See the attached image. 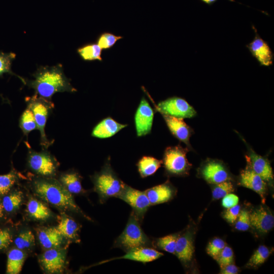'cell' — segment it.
<instances>
[{"mask_svg":"<svg viewBox=\"0 0 274 274\" xmlns=\"http://www.w3.org/2000/svg\"><path fill=\"white\" fill-rule=\"evenodd\" d=\"M32 80L23 78V83L35 90V94L48 100L57 92L77 91L70 79L64 74L61 64L52 66H41L32 75Z\"/></svg>","mask_w":274,"mask_h":274,"instance_id":"6da1fadb","label":"cell"},{"mask_svg":"<svg viewBox=\"0 0 274 274\" xmlns=\"http://www.w3.org/2000/svg\"><path fill=\"white\" fill-rule=\"evenodd\" d=\"M31 186L35 194L45 202L64 211L79 214L86 219L91 220L76 204L73 195L59 181L52 177H36L32 181Z\"/></svg>","mask_w":274,"mask_h":274,"instance_id":"7a4b0ae2","label":"cell"},{"mask_svg":"<svg viewBox=\"0 0 274 274\" xmlns=\"http://www.w3.org/2000/svg\"><path fill=\"white\" fill-rule=\"evenodd\" d=\"M92 180L94 190L98 193L101 203L110 198L117 197L125 185L112 168L110 158L101 170L92 177Z\"/></svg>","mask_w":274,"mask_h":274,"instance_id":"3957f363","label":"cell"},{"mask_svg":"<svg viewBox=\"0 0 274 274\" xmlns=\"http://www.w3.org/2000/svg\"><path fill=\"white\" fill-rule=\"evenodd\" d=\"M152 246L153 242L144 232L141 222L132 211L124 229L115 240L113 247L126 252L136 248Z\"/></svg>","mask_w":274,"mask_h":274,"instance_id":"277c9868","label":"cell"},{"mask_svg":"<svg viewBox=\"0 0 274 274\" xmlns=\"http://www.w3.org/2000/svg\"><path fill=\"white\" fill-rule=\"evenodd\" d=\"M25 100L27 107L32 112L36 122L37 129L41 134V144L44 148H47L51 144L46 135L45 129L48 117L54 108V104L48 100L35 94L26 97Z\"/></svg>","mask_w":274,"mask_h":274,"instance_id":"5b68a950","label":"cell"},{"mask_svg":"<svg viewBox=\"0 0 274 274\" xmlns=\"http://www.w3.org/2000/svg\"><path fill=\"white\" fill-rule=\"evenodd\" d=\"M187 151V149L180 145L166 148L162 163L166 173L172 176H183L188 173L191 165L186 157Z\"/></svg>","mask_w":274,"mask_h":274,"instance_id":"8992f818","label":"cell"},{"mask_svg":"<svg viewBox=\"0 0 274 274\" xmlns=\"http://www.w3.org/2000/svg\"><path fill=\"white\" fill-rule=\"evenodd\" d=\"M27 162L29 168L41 177H53L56 175L58 163L46 150L38 152L29 149Z\"/></svg>","mask_w":274,"mask_h":274,"instance_id":"52a82bcc","label":"cell"},{"mask_svg":"<svg viewBox=\"0 0 274 274\" xmlns=\"http://www.w3.org/2000/svg\"><path fill=\"white\" fill-rule=\"evenodd\" d=\"M117 198L128 204L132 212L141 223L148 210L151 206L145 192L133 188L126 184Z\"/></svg>","mask_w":274,"mask_h":274,"instance_id":"ba28073f","label":"cell"},{"mask_svg":"<svg viewBox=\"0 0 274 274\" xmlns=\"http://www.w3.org/2000/svg\"><path fill=\"white\" fill-rule=\"evenodd\" d=\"M156 110L161 114L179 118H190L196 114L194 108L184 99L173 96L160 101Z\"/></svg>","mask_w":274,"mask_h":274,"instance_id":"9c48e42d","label":"cell"},{"mask_svg":"<svg viewBox=\"0 0 274 274\" xmlns=\"http://www.w3.org/2000/svg\"><path fill=\"white\" fill-rule=\"evenodd\" d=\"M39 262L47 273H62L66 265V251L60 248L47 249L40 256Z\"/></svg>","mask_w":274,"mask_h":274,"instance_id":"30bf717a","label":"cell"},{"mask_svg":"<svg viewBox=\"0 0 274 274\" xmlns=\"http://www.w3.org/2000/svg\"><path fill=\"white\" fill-rule=\"evenodd\" d=\"M154 114L153 109L146 98L143 96L134 115L135 126L138 137L145 136L151 133Z\"/></svg>","mask_w":274,"mask_h":274,"instance_id":"8fae6325","label":"cell"},{"mask_svg":"<svg viewBox=\"0 0 274 274\" xmlns=\"http://www.w3.org/2000/svg\"><path fill=\"white\" fill-rule=\"evenodd\" d=\"M252 28L255 37L246 47L260 65L269 66L273 63V53L268 44L259 35L256 28L253 25Z\"/></svg>","mask_w":274,"mask_h":274,"instance_id":"7c38bea8","label":"cell"},{"mask_svg":"<svg viewBox=\"0 0 274 274\" xmlns=\"http://www.w3.org/2000/svg\"><path fill=\"white\" fill-rule=\"evenodd\" d=\"M194 252L193 233L191 230L187 229L182 233H179L175 255L183 265H187L192 260Z\"/></svg>","mask_w":274,"mask_h":274,"instance_id":"4fadbf2b","label":"cell"},{"mask_svg":"<svg viewBox=\"0 0 274 274\" xmlns=\"http://www.w3.org/2000/svg\"><path fill=\"white\" fill-rule=\"evenodd\" d=\"M239 185L258 193L263 202H265L266 192V182L255 173L248 165L240 174Z\"/></svg>","mask_w":274,"mask_h":274,"instance_id":"5bb4252c","label":"cell"},{"mask_svg":"<svg viewBox=\"0 0 274 274\" xmlns=\"http://www.w3.org/2000/svg\"><path fill=\"white\" fill-rule=\"evenodd\" d=\"M163 255L162 253L158 252L152 247H142L127 251L123 256L101 261L99 264L119 259H127L146 263L154 261Z\"/></svg>","mask_w":274,"mask_h":274,"instance_id":"9a60e30c","label":"cell"},{"mask_svg":"<svg viewBox=\"0 0 274 274\" xmlns=\"http://www.w3.org/2000/svg\"><path fill=\"white\" fill-rule=\"evenodd\" d=\"M248 165L266 182H270L273 180L272 169L268 160L257 154L252 150L249 155L246 156Z\"/></svg>","mask_w":274,"mask_h":274,"instance_id":"2e32d148","label":"cell"},{"mask_svg":"<svg viewBox=\"0 0 274 274\" xmlns=\"http://www.w3.org/2000/svg\"><path fill=\"white\" fill-rule=\"evenodd\" d=\"M250 224L263 233H267L274 226V217L267 209L260 207L250 213Z\"/></svg>","mask_w":274,"mask_h":274,"instance_id":"e0dca14e","label":"cell"},{"mask_svg":"<svg viewBox=\"0 0 274 274\" xmlns=\"http://www.w3.org/2000/svg\"><path fill=\"white\" fill-rule=\"evenodd\" d=\"M201 175L205 180L217 184L229 180V174L225 166L220 162L211 161L202 168Z\"/></svg>","mask_w":274,"mask_h":274,"instance_id":"ac0fdd59","label":"cell"},{"mask_svg":"<svg viewBox=\"0 0 274 274\" xmlns=\"http://www.w3.org/2000/svg\"><path fill=\"white\" fill-rule=\"evenodd\" d=\"M162 115L173 135L179 141L189 146L191 129L183 119L164 114Z\"/></svg>","mask_w":274,"mask_h":274,"instance_id":"d6986e66","label":"cell"},{"mask_svg":"<svg viewBox=\"0 0 274 274\" xmlns=\"http://www.w3.org/2000/svg\"><path fill=\"white\" fill-rule=\"evenodd\" d=\"M145 192L151 206L166 202L171 200L175 194L174 188L168 182L149 188Z\"/></svg>","mask_w":274,"mask_h":274,"instance_id":"ffe728a7","label":"cell"},{"mask_svg":"<svg viewBox=\"0 0 274 274\" xmlns=\"http://www.w3.org/2000/svg\"><path fill=\"white\" fill-rule=\"evenodd\" d=\"M38 240L41 246L46 249L60 248L63 237L56 227H43L37 230Z\"/></svg>","mask_w":274,"mask_h":274,"instance_id":"44dd1931","label":"cell"},{"mask_svg":"<svg viewBox=\"0 0 274 274\" xmlns=\"http://www.w3.org/2000/svg\"><path fill=\"white\" fill-rule=\"evenodd\" d=\"M127 126L121 124L110 117L101 120L93 128L91 135L99 139L111 138Z\"/></svg>","mask_w":274,"mask_h":274,"instance_id":"7402d4cb","label":"cell"},{"mask_svg":"<svg viewBox=\"0 0 274 274\" xmlns=\"http://www.w3.org/2000/svg\"><path fill=\"white\" fill-rule=\"evenodd\" d=\"M56 228L64 238L72 242H80L79 232L80 226L72 217L65 213H61Z\"/></svg>","mask_w":274,"mask_h":274,"instance_id":"603a6c76","label":"cell"},{"mask_svg":"<svg viewBox=\"0 0 274 274\" xmlns=\"http://www.w3.org/2000/svg\"><path fill=\"white\" fill-rule=\"evenodd\" d=\"M27 212L35 220L46 221L52 217L50 209L43 202L34 198H30L27 203Z\"/></svg>","mask_w":274,"mask_h":274,"instance_id":"cb8c5ba5","label":"cell"},{"mask_svg":"<svg viewBox=\"0 0 274 274\" xmlns=\"http://www.w3.org/2000/svg\"><path fill=\"white\" fill-rule=\"evenodd\" d=\"M82 177L75 171H70L62 174L59 177V182L72 194H79L85 191L81 185Z\"/></svg>","mask_w":274,"mask_h":274,"instance_id":"d4e9b609","label":"cell"},{"mask_svg":"<svg viewBox=\"0 0 274 274\" xmlns=\"http://www.w3.org/2000/svg\"><path fill=\"white\" fill-rule=\"evenodd\" d=\"M26 258L22 250L18 248L11 249L8 254L6 272L8 274L19 273Z\"/></svg>","mask_w":274,"mask_h":274,"instance_id":"484cf974","label":"cell"},{"mask_svg":"<svg viewBox=\"0 0 274 274\" xmlns=\"http://www.w3.org/2000/svg\"><path fill=\"white\" fill-rule=\"evenodd\" d=\"M162 163V160L152 156H145L139 160L136 166L141 177L144 178L154 174Z\"/></svg>","mask_w":274,"mask_h":274,"instance_id":"4316f807","label":"cell"},{"mask_svg":"<svg viewBox=\"0 0 274 274\" xmlns=\"http://www.w3.org/2000/svg\"><path fill=\"white\" fill-rule=\"evenodd\" d=\"M77 52L84 61L102 60V49L96 43L85 44L78 48Z\"/></svg>","mask_w":274,"mask_h":274,"instance_id":"83f0119b","label":"cell"},{"mask_svg":"<svg viewBox=\"0 0 274 274\" xmlns=\"http://www.w3.org/2000/svg\"><path fill=\"white\" fill-rule=\"evenodd\" d=\"M179 233L169 234L156 239L153 242V246L175 254L176 242Z\"/></svg>","mask_w":274,"mask_h":274,"instance_id":"f1b7e54d","label":"cell"},{"mask_svg":"<svg viewBox=\"0 0 274 274\" xmlns=\"http://www.w3.org/2000/svg\"><path fill=\"white\" fill-rule=\"evenodd\" d=\"M22 200L23 192L19 190L5 196L2 203L5 211L12 212L19 209Z\"/></svg>","mask_w":274,"mask_h":274,"instance_id":"f546056e","label":"cell"},{"mask_svg":"<svg viewBox=\"0 0 274 274\" xmlns=\"http://www.w3.org/2000/svg\"><path fill=\"white\" fill-rule=\"evenodd\" d=\"M270 251L269 249L264 245H260L252 255L247 266L256 267L264 263L269 256Z\"/></svg>","mask_w":274,"mask_h":274,"instance_id":"4dcf8cb0","label":"cell"},{"mask_svg":"<svg viewBox=\"0 0 274 274\" xmlns=\"http://www.w3.org/2000/svg\"><path fill=\"white\" fill-rule=\"evenodd\" d=\"M19 126L25 135H27L33 130L37 129L33 113L28 107L21 116L19 120Z\"/></svg>","mask_w":274,"mask_h":274,"instance_id":"1f68e13d","label":"cell"},{"mask_svg":"<svg viewBox=\"0 0 274 274\" xmlns=\"http://www.w3.org/2000/svg\"><path fill=\"white\" fill-rule=\"evenodd\" d=\"M35 236L29 230L22 231L14 239V244L17 248L24 250L29 249L35 245Z\"/></svg>","mask_w":274,"mask_h":274,"instance_id":"d6a6232c","label":"cell"},{"mask_svg":"<svg viewBox=\"0 0 274 274\" xmlns=\"http://www.w3.org/2000/svg\"><path fill=\"white\" fill-rule=\"evenodd\" d=\"M123 38L121 36H116L110 32L101 33L97 38L96 43L102 49H109L113 47L116 42Z\"/></svg>","mask_w":274,"mask_h":274,"instance_id":"836d02e7","label":"cell"},{"mask_svg":"<svg viewBox=\"0 0 274 274\" xmlns=\"http://www.w3.org/2000/svg\"><path fill=\"white\" fill-rule=\"evenodd\" d=\"M17 176L14 171L0 175V195L7 194L17 180Z\"/></svg>","mask_w":274,"mask_h":274,"instance_id":"e575fe53","label":"cell"},{"mask_svg":"<svg viewBox=\"0 0 274 274\" xmlns=\"http://www.w3.org/2000/svg\"><path fill=\"white\" fill-rule=\"evenodd\" d=\"M15 57L16 54L14 53H5L0 51V76L5 73L15 75L11 70V65ZM16 76L21 79V77Z\"/></svg>","mask_w":274,"mask_h":274,"instance_id":"d590c367","label":"cell"},{"mask_svg":"<svg viewBox=\"0 0 274 274\" xmlns=\"http://www.w3.org/2000/svg\"><path fill=\"white\" fill-rule=\"evenodd\" d=\"M234 190L232 183L228 180L217 184L212 191L213 198L219 199L227 194L232 193Z\"/></svg>","mask_w":274,"mask_h":274,"instance_id":"8d00e7d4","label":"cell"},{"mask_svg":"<svg viewBox=\"0 0 274 274\" xmlns=\"http://www.w3.org/2000/svg\"><path fill=\"white\" fill-rule=\"evenodd\" d=\"M226 246L225 242L220 238L215 237L209 242L207 247V253L215 259Z\"/></svg>","mask_w":274,"mask_h":274,"instance_id":"74e56055","label":"cell"},{"mask_svg":"<svg viewBox=\"0 0 274 274\" xmlns=\"http://www.w3.org/2000/svg\"><path fill=\"white\" fill-rule=\"evenodd\" d=\"M215 260L217 261L221 268L232 263L234 260L232 249L226 245Z\"/></svg>","mask_w":274,"mask_h":274,"instance_id":"f35d334b","label":"cell"},{"mask_svg":"<svg viewBox=\"0 0 274 274\" xmlns=\"http://www.w3.org/2000/svg\"><path fill=\"white\" fill-rule=\"evenodd\" d=\"M250 226V213L245 210H241L235 221V228L238 231H245L249 229Z\"/></svg>","mask_w":274,"mask_h":274,"instance_id":"ab89813d","label":"cell"},{"mask_svg":"<svg viewBox=\"0 0 274 274\" xmlns=\"http://www.w3.org/2000/svg\"><path fill=\"white\" fill-rule=\"evenodd\" d=\"M241 212V206L236 204L232 207L227 208L223 214V218L228 223L233 224L238 217Z\"/></svg>","mask_w":274,"mask_h":274,"instance_id":"60d3db41","label":"cell"},{"mask_svg":"<svg viewBox=\"0 0 274 274\" xmlns=\"http://www.w3.org/2000/svg\"><path fill=\"white\" fill-rule=\"evenodd\" d=\"M12 242V235L8 228L0 229V251L6 249Z\"/></svg>","mask_w":274,"mask_h":274,"instance_id":"b9f144b4","label":"cell"},{"mask_svg":"<svg viewBox=\"0 0 274 274\" xmlns=\"http://www.w3.org/2000/svg\"><path fill=\"white\" fill-rule=\"evenodd\" d=\"M239 201L238 197L235 194L230 193L223 197L222 205L225 208H229L238 204Z\"/></svg>","mask_w":274,"mask_h":274,"instance_id":"7bdbcfd3","label":"cell"},{"mask_svg":"<svg viewBox=\"0 0 274 274\" xmlns=\"http://www.w3.org/2000/svg\"><path fill=\"white\" fill-rule=\"evenodd\" d=\"M238 272L239 268L233 263H231L221 268L220 273L236 274Z\"/></svg>","mask_w":274,"mask_h":274,"instance_id":"ee69618b","label":"cell"},{"mask_svg":"<svg viewBox=\"0 0 274 274\" xmlns=\"http://www.w3.org/2000/svg\"><path fill=\"white\" fill-rule=\"evenodd\" d=\"M201 2H203V3L208 5L209 6H211L213 5L214 3H215L216 2H217L218 0H199ZM231 2H235L234 0H229Z\"/></svg>","mask_w":274,"mask_h":274,"instance_id":"f6af8a7d","label":"cell"},{"mask_svg":"<svg viewBox=\"0 0 274 274\" xmlns=\"http://www.w3.org/2000/svg\"><path fill=\"white\" fill-rule=\"evenodd\" d=\"M4 208L2 203L0 201V219L2 218L4 215Z\"/></svg>","mask_w":274,"mask_h":274,"instance_id":"bcb514c9","label":"cell"}]
</instances>
